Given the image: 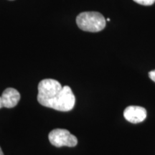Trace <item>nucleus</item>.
<instances>
[{"label": "nucleus", "mask_w": 155, "mask_h": 155, "mask_svg": "<svg viewBox=\"0 0 155 155\" xmlns=\"http://www.w3.org/2000/svg\"><path fill=\"white\" fill-rule=\"evenodd\" d=\"M107 21H108V22H109V21H110V19H109V18H108V19H107Z\"/></svg>", "instance_id": "1a4fd4ad"}, {"label": "nucleus", "mask_w": 155, "mask_h": 155, "mask_svg": "<svg viewBox=\"0 0 155 155\" xmlns=\"http://www.w3.org/2000/svg\"><path fill=\"white\" fill-rule=\"evenodd\" d=\"M76 23L78 27L83 31L98 32L105 28L106 21L99 12H84L78 15Z\"/></svg>", "instance_id": "f03ea898"}, {"label": "nucleus", "mask_w": 155, "mask_h": 155, "mask_svg": "<svg viewBox=\"0 0 155 155\" xmlns=\"http://www.w3.org/2000/svg\"><path fill=\"white\" fill-rule=\"evenodd\" d=\"M149 76H150L151 80L155 82V70L150 71V72L149 73Z\"/></svg>", "instance_id": "0eeeda50"}, {"label": "nucleus", "mask_w": 155, "mask_h": 155, "mask_svg": "<svg viewBox=\"0 0 155 155\" xmlns=\"http://www.w3.org/2000/svg\"><path fill=\"white\" fill-rule=\"evenodd\" d=\"M0 155H4V153L2 152V150L1 147H0Z\"/></svg>", "instance_id": "6e6552de"}, {"label": "nucleus", "mask_w": 155, "mask_h": 155, "mask_svg": "<svg viewBox=\"0 0 155 155\" xmlns=\"http://www.w3.org/2000/svg\"><path fill=\"white\" fill-rule=\"evenodd\" d=\"M10 1H13V0H10Z\"/></svg>", "instance_id": "9d476101"}, {"label": "nucleus", "mask_w": 155, "mask_h": 155, "mask_svg": "<svg viewBox=\"0 0 155 155\" xmlns=\"http://www.w3.org/2000/svg\"><path fill=\"white\" fill-rule=\"evenodd\" d=\"M133 1L144 6H151L155 2V0H133Z\"/></svg>", "instance_id": "423d86ee"}, {"label": "nucleus", "mask_w": 155, "mask_h": 155, "mask_svg": "<svg viewBox=\"0 0 155 155\" xmlns=\"http://www.w3.org/2000/svg\"><path fill=\"white\" fill-rule=\"evenodd\" d=\"M38 101L42 106L60 111H69L75 106V97L69 86H62L54 79H44L38 84Z\"/></svg>", "instance_id": "f257e3e1"}, {"label": "nucleus", "mask_w": 155, "mask_h": 155, "mask_svg": "<svg viewBox=\"0 0 155 155\" xmlns=\"http://www.w3.org/2000/svg\"><path fill=\"white\" fill-rule=\"evenodd\" d=\"M48 139L51 144L56 147H73L78 144L76 137L63 129H55L51 131L48 135Z\"/></svg>", "instance_id": "7ed1b4c3"}, {"label": "nucleus", "mask_w": 155, "mask_h": 155, "mask_svg": "<svg viewBox=\"0 0 155 155\" xmlns=\"http://www.w3.org/2000/svg\"><path fill=\"white\" fill-rule=\"evenodd\" d=\"M124 116L128 121L132 124H138L144 121L147 118V111L141 106H130L125 108Z\"/></svg>", "instance_id": "39448f33"}, {"label": "nucleus", "mask_w": 155, "mask_h": 155, "mask_svg": "<svg viewBox=\"0 0 155 155\" xmlns=\"http://www.w3.org/2000/svg\"><path fill=\"white\" fill-rule=\"evenodd\" d=\"M20 94L18 91L13 88H8L4 91L0 96V108H14L20 100Z\"/></svg>", "instance_id": "20e7f679"}]
</instances>
